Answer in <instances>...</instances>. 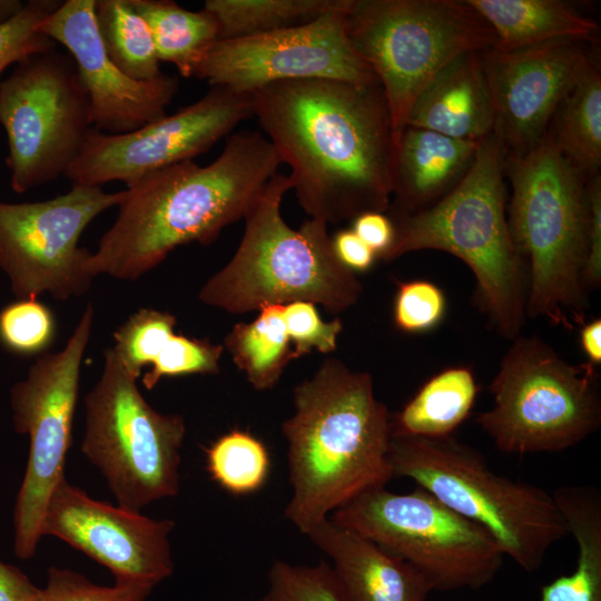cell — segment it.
I'll list each match as a JSON object with an SVG mask.
<instances>
[{
	"instance_id": "obj_8",
	"label": "cell",
	"mask_w": 601,
	"mask_h": 601,
	"mask_svg": "<svg viewBox=\"0 0 601 601\" xmlns=\"http://www.w3.org/2000/svg\"><path fill=\"white\" fill-rule=\"evenodd\" d=\"M345 19L351 45L382 87L396 145L432 79L457 56L496 42L466 0H351Z\"/></svg>"
},
{
	"instance_id": "obj_15",
	"label": "cell",
	"mask_w": 601,
	"mask_h": 601,
	"mask_svg": "<svg viewBox=\"0 0 601 601\" xmlns=\"http://www.w3.org/2000/svg\"><path fill=\"white\" fill-rule=\"evenodd\" d=\"M351 0L296 27L258 36L217 40L194 76L211 87L239 93L280 81L331 79L359 85L377 78L354 50L346 33Z\"/></svg>"
},
{
	"instance_id": "obj_17",
	"label": "cell",
	"mask_w": 601,
	"mask_h": 601,
	"mask_svg": "<svg viewBox=\"0 0 601 601\" xmlns=\"http://www.w3.org/2000/svg\"><path fill=\"white\" fill-rule=\"evenodd\" d=\"M175 522L97 501L63 476L47 504L42 535H53L106 566L116 581L157 585L174 572Z\"/></svg>"
},
{
	"instance_id": "obj_19",
	"label": "cell",
	"mask_w": 601,
	"mask_h": 601,
	"mask_svg": "<svg viewBox=\"0 0 601 601\" xmlns=\"http://www.w3.org/2000/svg\"><path fill=\"white\" fill-rule=\"evenodd\" d=\"M96 0H67L47 17L40 30L62 45L76 62L88 93L95 128L118 135L134 131L166 116L178 91V79L161 73L152 80H135L107 56L96 17Z\"/></svg>"
},
{
	"instance_id": "obj_9",
	"label": "cell",
	"mask_w": 601,
	"mask_h": 601,
	"mask_svg": "<svg viewBox=\"0 0 601 601\" xmlns=\"http://www.w3.org/2000/svg\"><path fill=\"white\" fill-rule=\"evenodd\" d=\"M489 392L493 406L475 422L505 454L564 451L601 425L597 366L571 364L534 335L512 339Z\"/></svg>"
},
{
	"instance_id": "obj_13",
	"label": "cell",
	"mask_w": 601,
	"mask_h": 601,
	"mask_svg": "<svg viewBox=\"0 0 601 601\" xmlns=\"http://www.w3.org/2000/svg\"><path fill=\"white\" fill-rule=\"evenodd\" d=\"M92 325L93 307L88 304L65 347L41 354L10 391L14 430L29 436L27 467L13 510V550L21 560L35 555L48 501L65 476L80 367Z\"/></svg>"
},
{
	"instance_id": "obj_11",
	"label": "cell",
	"mask_w": 601,
	"mask_h": 601,
	"mask_svg": "<svg viewBox=\"0 0 601 601\" xmlns=\"http://www.w3.org/2000/svg\"><path fill=\"white\" fill-rule=\"evenodd\" d=\"M416 568L432 591L479 590L500 572L505 555L482 526L416 485L366 491L329 516Z\"/></svg>"
},
{
	"instance_id": "obj_31",
	"label": "cell",
	"mask_w": 601,
	"mask_h": 601,
	"mask_svg": "<svg viewBox=\"0 0 601 601\" xmlns=\"http://www.w3.org/2000/svg\"><path fill=\"white\" fill-rule=\"evenodd\" d=\"M210 479L231 495H248L260 490L270 473L267 446L248 431L234 428L205 449Z\"/></svg>"
},
{
	"instance_id": "obj_44",
	"label": "cell",
	"mask_w": 601,
	"mask_h": 601,
	"mask_svg": "<svg viewBox=\"0 0 601 601\" xmlns=\"http://www.w3.org/2000/svg\"><path fill=\"white\" fill-rule=\"evenodd\" d=\"M579 342L587 362L594 365H601V318L585 321L579 328Z\"/></svg>"
},
{
	"instance_id": "obj_10",
	"label": "cell",
	"mask_w": 601,
	"mask_h": 601,
	"mask_svg": "<svg viewBox=\"0 0 601 601\" xmlns=\"http://www.w3.org/2000/svg\"><path fill=\"white\" fill-rule=\"evenodd\" d=\"M137 380L112 347L105 351L101 374L85 398L81 441L118 506L135 512L178 494L186 436L185 418L151 407Z\"/></svg>"
},
{
	"instance_id": "obj_3",
	"label": "cell",
	"mask_w": 601,
	"mask_h": 601,
	"mask_svg": "<svg viewBox=\"0 0 601 601\" xmlns=\"http://www.w3.org/2000/svg\"><path fill=\"white\" fill-rule=\"evenodd\" d=\"M282 423L292 495L285 516L305 534L357 495L394 479L391 415L370 373L325 359L293 392Z\"/></svg>"
},
{
	"instance_id": "obj_7",
	"label": "cell",
	"mask_w": 601,
	"mask_h": 601,
	"mask_svg": "<svg viewBox=\"0 0 601 601\" xmlns=\"http://www.w3.org/2000/svg\"><path fill=\"white\" fill-rule=\"evenodd\" d=\"M394 477H407L446 506L485 529L526 572L538 571L549 550L568 535L552 493L495 473L474 447L453 436H392Z\"/></svg>"
},
{
	"instance_id": "obj_14",
	"label": "cell",
	"mask_w": 601,
	"mask_h": 601,
	"mask_svg": "<svg viewBox=\"0 0 601 601\" xmlns=\"http://www.w3.org/2000/svg\"><path fill=\"white\" fill-rule=\"evenodd\" d=\"M126 190L106 193L98 186L72 185L51 199L11 204L0 201V268L18 299L48 293L67 300L86 293L90 252L78 245L99 214L118 206Z\"/></svg>"
},
{
	"instance_id": "obj_24",
	"label": "cell",
	"mask_w": 601,
	"mask_h": 601,
	"mask_svg": "<svg viewBox=\"0 0 601 601\" xmlns=\"http://www.w3.org/2000/svg\"><path fill=\"white\" fill-rule=\"evenodd\" d=\"M574 538L575 568L542 585L540 601H601V493L592 485H565L552 492Z\"/></svg>"
},
{
	"instance_id": "obj_6",
	"label": "cell",
	"mask_w": 601,
	"mask_h": 601,
	"mask_svg": "<svg viewBox=\"0 0 601 601\" xmlns=\"http://www.w3.org/2000/svg\"><path fill=\"white\" fill-rule=\"evenodd\" d=\"M287 175L276 174L244 216L242 240L229 262L203 285L198 299L228 313L311 302L332 314L354 306L363 286L337 258L327 224L307 219L297 229L282 216Z\"/></svg>"
},
{
	"instance_id": "obj_1",
	"label": "cell",
	"mask_w": 601,
	"mask_h": 601,
	"mask_svg": "<svg viewBox=\"0 0 601 601\" xmlns=\"http://www.w3.org/2000/svg\"><path fill=\"white\" fill-rule=\"evenodd\" d=\"M252 96L253 116L311 218L328 225L388 210L396 141L380 82L280 81Z\"/></svg>"
},
{
	"instance_id": "obj_23",
	"label": "cell",
	"mask_w": 601,
	"mask_h": 601,
	"mask_svg": "<svg viewBox=\"0 0 601 601\" xmlns=\"http://www.w3.org/2000/svg\"><path fill=\"white\" fill-rule=\"evenodd\" d=\"M492 28L493 48L510 51L558 40H590L597 21L559 0H466Z\"/></svg>"
},
{
	"instance_id": "obj_5",
	"label": "cell",
	"mask_w": 601,
	"mask_h": 601,
	"mask_svg": "<svg viewBox=\"0 0 601 601\" xmlns=\"http://www.w3.org/2000/svg\"><path fill=\"white\" fill-rule=\"evenodd\" d=\"M504 174L512 187L509 229L528 273L526 318L571 331L589 309V179L548 134L525 152H506Z\"/></svg>"
},
{
	"instance_id": "obj_45",
	"label": "cell",
	"mask_w": 601,
	"mask_h": 601,
	"mask_svg": "<svg viewBox=\"0 0 601 601\" xmlns=\"http://www.w3.org/2000/svg\"><path fill=\"white\" fill-rule=\"evenodd\" d=\"M23 7L19 0H0V26L16 17Z\"/></svg>"
},
{
	"instance_id": "obj_12",
	"label": "cell",
	"mask_w": 601,
	"mask_h": 601,
	"mask_svg": "<svg viewBox=\"0 0 601 601\" xmlns=\"http://www.w3.org/2000/svg\"><path fill=\"white\" fill-rule=\"evenodd\" d=\"M0 124L13 191L65 175L91 129L88 93L72 57L53 49L17 63L0 81Z\"/></svg>"
},
{
	"instance_id": "obj_42",
	"label": "cell",
	"mask_w": 601,
	"mask_h": 601,
	"mask_svg": "<svg viewBox=\"0 0 601 601\" xmlns=\"http://www.w3.org/2000/svg\"><path fill=\"white\" fill-rule=\"evenodd\" d=\"M339 262L352 272H366L375 263L376 254L352 229H343L332 237Z\"/></svg>"
},
{
	"instance_id": "obj_34",
	"label": "cell",
	"mask_w": 601,
	"mask_h": 601,
	"mask_svg": "<svg viewBox=\"0 0 601 601\" xmlns=\"http://www.w3.org/2000/svg\"><path fill=\"white\" fill-rule=\"evenodd\" d=\"M260 601H345L329 564H290L275 561L268 589Z\"/></svg>"
},
{
	"instance_id": "obj_43",
	"label": "cell",
	"mask_w": 601,
	"mask_h": 601,
	"mask_svg": "<svg viewBox=\"0 0 601 601\" xmlns=\"http://www.w3.org/2000/svg\"><path fill=\"white\" fill-rule=\"evenodd\" d=\"M38 588L17 566L0 561V601H41Z\"/></svg>"
},
{
	"instance_id": "obj_21",
	"label": "cell",
	"mask_w": 601,
	"mask_h": 601,
	"mask_svg": "<svg viewBox=\"0 0 601 601\" xmlns=\"http://www.w3.org/2000/svg\"><path fill=\"white\" fill-rule=\"evenodd\" d=\"M406 126L470 141L493 134L494 110L480 52H464L447 63L414 101Z\"/></svg>"
},
{
	"instance_id": "obj_25",
	"label": "cell",
	"mask_w": 601,
	"mask_h": 601,
	"mask_svg": "<svg viewBox=\"0 0 601 601\" xmlns=\"http://www.w3.org/2000/svg\"><path fill=\"white\" fill-rule=\"evenodd\" d=\"M479 392L469 365H452L426 380L403 408L391 416L392 436L441 439L469 417Z\"/></svg>"
},
{
	"instance_id": "obj_38",
	"label": "cell",
	"mask_w": 601,
	"mask_h": 601,
	"mask_svg": "<svg viewBox=\"0 0 601 601\" xmlns=\"http://www.w3.org/2000/svg\"><path fill=\"white\" fill-rule=\"evenodd\" d=\"M156 585L142 581H116L98 585L69 569L50 566L41 601H145Z\"/></svg>"
},
{
	"instance_id": "obj_37",
	"label": "cell",
	"mask_w": 601,
	"mask_h": 601,
	"mask_svg": "<svg viewBox=\"0 0 601 601\" xmlns=\"http://www.w3.org/2000/svg\"><path fill=\"white\" fill-rule=\"evenodd\" d=\"M447 299L443 289L427 279L398 280L393 303L395 327L406 334H426L445 319Z\"/></svg>"
},
{
	"instance_id": "obj_32",
	"label": "cell",
	"mask_w": 601,
	"mask_h": 601,
	"mask_svg": "<svg viewBox=\"0 0 601 601\" xmlns=\"http://www.w3.org/2000/svg\"><path fill=\"white\" fill-rule=\"evenodd\" d=\"M176 317L164 311L140 308L114 333V351L137 378L145 366L151 365L175 334Z\"/></svg>"
},
{
	"instance_id": "obj_27",
	"label": "cell",
	"mask_w": 601,
	"mask_h": 601,
	"mask_svg": "<svg viewBox=\"0 0 601 601\" xmlns=\"http://www.w3.org/2000/svg\"><path fill=\"white\" fill-rule=\"evenodd\" d=\"M148 23L159 61L173 63L183 77H193L207 52L219 40L216 18L205 10L190 11L168 0H131Z\"/></svg>"
},
{
	"instance_id": "obj_41",
	"label": "cell",
	"mask_w": 601,
	"mask_h": 601,
	"mask_svg": "<svg viewBox=\"0 0 601 601\" xmlns=\"http://www.w3.org/2000/svg\"><path fill=\"white\" fill-rule=\"evenodd\" d=\"M352 230L377 256L383 258L394 240V225L391 218L381 211H368L353 219Z\"/></svg>"
},
{
	"instance_id": "obj_30",
	"label": "cell",
	"mask_w": 601,
	"mask_h": 601,
	"mask_svg": "<svg viewBox=\"0 0 601 601\" xmlns=\"http://www.w3.org/2000/svg\"><path fill=\"white\" fill-rule=\"evenodd\" d=\"M95 17L107 56L125 75L146 81L162 73L150 28L131 0H96Z\"/></svg>"
},
{
	"instance_id": "obj_35",
	"label": "cell",
	"mask_w": 601,
	"mask_h": 601,
	"mask_svg": "<svg viewBox=\"0 0 601 601\" xmlns=\"http://www.w3.org/2000/svg\"><path fill=\"white\" fill-rule=\"evenodd\" d=\"M61 3L58 0H30L16 17L0 26V77L9 66L56 49L57 43L40 30V24Z\"/></svg>"
},
{
	"instance_id": "obj_22",
	"label": "cell",
	"mask_w": 601,
	"mask_h": 601,
	"mask_svg": "<svg viewBox=\"0 0 601 601\" xmlns=\"http://www.w3.org/2000/svg\"><path fill=\"white\" fill-rule=\"evenodd\" d=\"M479 145L406 126L396 145L390 213L412 214L439 201L463 178Z\"/></svg>"
},
{
	"instance_id": "obj_16",
	"label": "cell",
	"mask_w": 601,
	"mask_h": 601,
	"mask_svg": "<svg viewBox=\"0 0 601 601\" xmlns=\"http://www.w3.org/2000/svg\"><path fill=\"white\" fill-rule=\"evenodd\" d=\"M253 117L252 93L211 87L200 99L134 131L90 129L65 176L72 185L98 186L142 177L209 150L242 121Z\"/></svg>"
},
{
	"instance_id": "obj_40",
	"label": "cell",
	"mask_w": 601,
	"mask_h": 601,
	"mask_svg": "<svg viewBox=\"0 0 601 601\" xmlns=\"http://www.w3.org/2000/svg\"><path fill=\"white\" fill-rule=\"evenodd\" d=\"M589 231L588 252L583 269V285L588 294L601 285V177L588 180Z\"/></svg>"
},
{
	"instance_id": "obj_26",
	"label": "cell",
	"mask_w": 601,
	"mask_h": 601,
	"mask_svg": "<svg viewBox=\"0 0 601 601\" xmlns=\"http://www.w3.org/2000/svg\"><path fill=\"white\" fill-rule=\"evenodd\" d=\"M548 130L560 152L585 178L601 167V77L589 60L560 101Z\"/></svg>"
},
{
	"instance_id": "obj_39",
	"label": "cell",
	"mask_w": 601,
	"mask_h": 601,
	"mask_svg": "<svg viewBox=\"0 0 601 601\" xmlns=\"http://www.w3.org/2000/svg\"><path fill=\"white\" fill-rule=\"evenodd\" d=\"M283 316L295 359L313 351L327 354L336 349L343 329L339 318L324 322L315 304L311 302H293L284 305Z\"/></svg>"
},
{
	"instance_id": "obj_36",
	"label": "cell",
	"mask_w": 601,
	"mask_h": 601,
	"mask_svg": "<svg viewBox=\"0 0 601 601\" xmlns=\"http://www.w3.org/2000/svg\"><path fill=\"white\" fill-rule=\"evenodd\" d=\"M224 351L220 344L174 334L141 377L145 388L152 390L164 377L216 374Z\"/></svg>"
},
{
	"instance_id": "obj_28",
	"label": "cell",
	"mask_w": 601,
	"mask_h": 601,
	"mask_svg": "<svg viewBox=\"0 0 601 601\" xmlns=\"http://www.w3.org/2000/svg\"><path fill=\"white\" fill-rule=\"evenodd\" d=\"M283 306L262 307L254 321L234 325L224 341L223 346L256 391L272 390L295 359Z\"/></svg>"
},
{
	"instance_id": "obj_20",
	"label": "cell",
	"mask_w": 601,
	"mask_h": 601,
	"mask_svg": "<svg viewBox=\"0 0 601 601\" xmlns=\"http://www.w3.org/2000/svg\"><path fill=\"white\" fill-rule=\"evenodd\" d=\"M305 535L332 560L345 601H426L432 591L412 564L328 518Z\"/></svg>"
},
{
	"instance_id": "obj_2",
	"label": "cell",
	"mask_w": 601,
	"mask_h": 601,
	"mask_svg": "<svg viewBox=\"0 0 601 601\" xmlns=\"http://www.w3.org/2000/svg\"><path fill=\"white\" fill-rule=\"evenodd\" d=\"M280 165L262 132L242 130L206 166L185 160L142 177L126 189L87 272L135 280L179 246L213 243L244 218Z\"/></svg>"
},
{
	"instance_id": "obj_4",
	"label": "cell",
	"mask_w": 601,
	"mask_h": 601,
	"mask_svg": "<svg viewBox=\"0 0 601 601\" xmlns=\"http://www.w3.org/2000/svg\"><path fill=\"white\" fill-rule=\"evenodd\" d=\"M493 132L480 141L459 184L432 206L390 214L394 240L382 258L434 249L461 259L475 277L474 303L499 336L514 339L526 321L528 273L508 224L504 158Z\"/></svg>"
},
{
	"instance_id": "obj_29",
	"label": "cell",
	"mask_w": 601,
	"mask_h": 601,
	"mask_svg": "<svg viewBox=\"0 0 601 601\" xmlns=\"http://www.w3.org/2000/svg\"><path fill=\"white\" fill-rule=\"evenodd\" d=\"M346 0H206L219 27V40L258 36L308 23Z\"/></svg>"
},
{
	"instance_id": "obj_18",
	"label": "cell",
	"mask_w": 601,
	"mask_h": 601,
	"mask_svg": "<svg viewBox=\"0 0 601 601\" xmlns=\"http://www.w3.org/2000/svg\"><path fill=\"white\" fill-rule=\"evenodd\" d=\"M489 85L494 134L506 152L522 154L548 134L552 117L589 58L578 40L480 52Z\"/></svg>"
},
{
	"instance_id": "obj_33",
	"label": "cell",
	"mask_w": 601,
	"mask_h": 601,
	"mask_svg": "<svg viewBox=\"0 0 601 601\" xmlns=\"http://www.w3.org/2000/svg\"><path fill=\"white\" fill-rule=\"evenodd\" d=\"M56 332L53 313L37 298L18 299L0 311V343L13 354L46 353Z\"/></svg>"
}]
</instances>
